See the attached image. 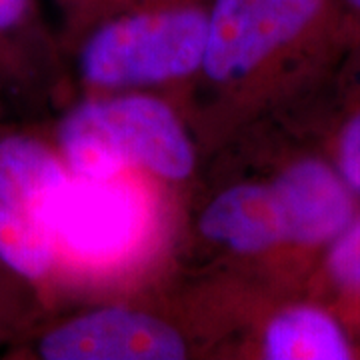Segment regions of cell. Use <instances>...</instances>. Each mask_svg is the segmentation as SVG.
<instances>
[{"instance_id": "obj_7", "label": "cell", "mask_w": 360, "mask_h": 360, "mask_svg": "<svg viewBox=\"0 0 360 360\" xmlns=\"http://www.w3.org/2000/svg\"><path fill=\"white\" fill-rule=\"evenodd\" d=\"M359 352L345 316L321 300L284 304L260 335V356L266 360H350Z\"/></svg>"}, {"instance_id": "obj_1", "label": "cell", "mask_w": 360, "mask_h": 360, "mask_svg": "<svg viewBox=\"0 0 360 360\" xmlns=\"http://www.w3.org/2000/svg\"><path fill=\"white\" fill-rule=\"evenodd\" d=\"M359 212V198L319 153H302L264 182L217 194L200 214V234L240 255L290 252L321 260Z\"/></svg>"}, {"instance_id": "obj_8", "label": "cell", "mask_w": 360, "mask_h": 360, "mask_svg": "<svg viewBox=\"0 0 360 360\" xmlns=\"http://www.w3.org/2000/svg\"><path fill=\"white\" fill-rule=\"evenodd\" d=\"M68 179L70 170L49 142L25 130H0V202L39 220Z\"/></svg>"}, {"instance_id": "obj_2", "label": "cell", "mask_w": 360, "mask_h": 360, "mask_svg": "<svg viewBox=\"0 0 360 360\" xmlns=\"http://www.w3.org/2000/svg\"><path fill=\"white\" fill-rule=\"evenodd\" d=\"M347 49L335 0H212L202 70L232 84L290 65L319 82Z\"/></svg>"}, {"instance_id": "obj_10", "label": "cell", "mask_w": 360, "mask_h": 360, "mask_svg": "<svg viewBox=\"0 0 360 360\" xmlns=\"http://www.w3.org/2000/svg\"><path fill=\"white\" fill-rule=\"evenodd\" d=\"M340 65L335 115L319 155L335 167L360 200V44L348 46Z\"/></svg>"}, {"instance_id": "obj_6", "label": "cell", "mask_w": 360, "mask_h": 360, "mask_svg": "<svg viewBox=\"0 0 360 360\" xmlns=\"http://www.w3.org/2000/svg\"><path fill=\"white\" fill-rule=\"evenodd\" d=\"M39 222L56 246L103 257L120 250L136 234L139 210L129 191L108 180L70 179L42 208Z\"/></svg>"}, {"instance_id": "obj_3", "label": "cell", "mask_w": 360, "mask_h": 360, "mask_svg": "<svg viewBox=\"0 0 360 360\" xmlns=\"http://www.w3.org/2000/svg\"><path fill=\"white\" fill-rule=\"evenodd\" d=\"M56 146L70 174L108 180L141 167L167 180L193 174V142L167 104L153 96H112L78 104L60 120Z\"/></svg>"}, {"instance_id": "obj_9", "label": "cell", "mask_w": 360, "mask_h": 360, "mask_svg": "<svg viewBox=\"0 0 360 360\" xmlns=\"http://www.w3.org/2000/svg\"><path fill=\"white\" fill-rule=\"evenodd\" d=\"M46 75V49L37 0H0V101L32 96Z\"/></svg>"}, {"instance_id": "obj_16", "label": "cell", "mask_w": 360, "mask_h": 360, "mask_svg": "<svg viewBox=\"0 0 360 360\" xmlns=\"http://www.w3.org/2000/svg\"><path fill=\"white\" fill-rule=\"evenodd\" d=\"M0 112H2V101H0Z\"/></svg>"}, {"instance_id": "obj_11", "label": "cell", "mask_w": 360, "mask_h": 360, "mask_svg": "<svg viewBox=\"0 0 360 360\" xmlns=\"http://www.w3.org/2000/svg\"><path fill=\"white\" fill-rule=\"evenodd\" d=\"M0 262L28 286H39L56 270L58 246L39 220L0 202Z\"/></svg>"}, {"instance_id": "obj_13", "label": "cell", "mask_w": 360, "mask_h": 360, "mask_svg": "<svg viewBox=\"0 0 360 360\" xmlns=\"http://www.w3.org/2000/svg\"><path fill=\"white\" fill-rule=\"evenodd\" d=\"M28 284L0 262V340L22 330L28 316Z\"/></svg>"}, {"instance_id": "obj_5", "label": "cell", "mask_w": 360, "mask_h": 360, "mask_svg": "<svg viewBox=\"0 0 360 360\" xmlns=\"http://www.w3.org/2000/svg\"><path fill=\"white\" fill-rule=\"evenodd\" d=\"M44 360H180L184 336L158 316L132 309H98L49 326L32 340Z\"/></svg>"}, {"instance_id": "obj_15", "label": "cell", "mask_w": 360, "mask_h": 360, "mask_svg": "<svg viewBox=\"0 0 360 360\" xmlns=\"http://www.w3.org/2000/svg\"><path fill=\"white\" fill-rule=\"evenodd\" d=\"M66 4L75 11H86V8H108V6H120L127 0H65Z\"/></svg>"}, {"instance_id": "obj_4", "label": "cell", "mask_w": 360, "mask_h": 360, "mask_svg": "<svg viewBox=\"0 0 360 360\" xmlns=\"http://www.w3.org/2000/svg\"><path fill=\"white\" fill-rule=\"evenodd\" d=\"M208 6L188 0L146 4L108 18L84 42L78 68L101 89L156 84L202 68Z\"/></svg>"}, {"instance_id": "obj_12", "label": "cell", "mask_w": 360, "mask_h": 360, "mask_svg": "<svg viewBox=\"0 0 360 360\" xmlns=\"http://www.w3.org/2000/svg\"><path fill=\"white\" fill-rule=\"evenodd\" d=\"M319 276L328 292L360 314V208L319 260Z\"/></svg>"}, {"instance_id": "obj_14", "label": "cell", "mask_w": 360, "mask_h": 360, "mask_svg": "<svg viewBox=\"0 0 360 360\" xmlns=\"http://www.w3.org/2000/svg\"><path fill=\"white\" fill-rule=\"evenodd\" d=\"M335 4L347 44H360V0H335Z\"/></svg>"}]
</instances>
